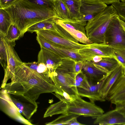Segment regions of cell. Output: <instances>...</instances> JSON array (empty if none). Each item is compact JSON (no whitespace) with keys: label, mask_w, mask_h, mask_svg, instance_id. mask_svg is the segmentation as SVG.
Segmentation results:
<instances>
[{"label":"cell","mask_w":125,"mask_h":125,"mask_svg":"<svg viewBox=\"0 0 125 125\" xmlns=\"http://www.w3.org/2000/svg\"><path fill=\"white\" fill-rule=\"evenodd\" d=\"M4 39L7 53L8 64L7 70L4 72V78L1 89L4 88L8 81L11 78L15 72L17 67L23 63L14 49V47L15 45V41H8L4 36Z\"/></svg>","instance_id":"ba28073f"},{"label":"cell","mask_w":125,"mask_h":125,"mask_svg":"<svg viewBox=\"0 0 125 125\" xmlns=\"http://www.w3.org/2000/svg\"><path fill=\"white\" fill-rule=\"evenodd\" d=\"M94 63L100 69L107 73L114 70L119 64L116 59L110 57H102L99 62Z\"/></svg>","instance_id":"44dd1931"},{"label":"cell","mask_w":125,"mask_h":125,"mask_svg":"<svg viewBox=\"0 0 125 125\" xmlns=\"http://www.w3.org/2000/svg\"><path fill=\"white\" fill-rule=\"evenodd\" d=\"M125 93V74L119 78L114 84L105 99L110 101L117 96Z\"/></svg>","instance_id":"ffe728a7"},{"label":"cell","mask_w":125,"mask_h":125,"mask_svg":"<svg viewBox=\"0 0 125 125\" xmlns=\"http://www.w3.org/2000/svg\"><path fill=\"white\" fill-rule=\"evenodd\" d=\"M62 59L54 52L43 47H41L38 53V62L43 63L48 69L50 78L61 62Z\"/></svg>","instance_id":"5bb4252c"},{"label":"cell","mask_w":125,"mask_h":125,"mask_svg":"<svg viewBox=\"0 0 125 125\" xmlns=\"http://www.w3.org/2000/svg\"><path fill=\"white\" fill-rule=\"evenodd\" d=\"M104 43L112 48L125 49V31L118 15L109 25L104 35Z\"/></svg>","instance_id":"8992f818"},{"label":"cell","mask_w":125,"mask_h":125,"mask_svg":"<svg viewBox=\"0 0 125 125\" xmlns=\"http://www.w3.org/2000/svg\"><path fill=\"white\" fill-rule=\"evenodd\" d=\"M31 2L39 5L54 9V0H28ZM55 10V9H54Z\"/></svg>","instance_id":"e575fe53"},{"label":"cell","mask_w":125,"mask_h":125,"mask_svg":"<svg viewBox=\"0 0 125 125\" xmlns=\"http://www.w3.org/2000/svg\"><path fill=\"white\" fill-rule=\"evenodd\" d=\"M120 22L123 28L125 31V22L120 20Z\"/></svg>","instance_id":"7bdbcfd3"},{"label":"cell","mask_w":125,"mask_h":125,"mask_svg":"<svg viewBox=\"0 0 125 125\" xmlns=\"http://www.w3.org/2000/svg\"><path fill=\"white\" fill-rule=\"evenodd\" d=\"M0 91V109L9 116L23 124L33 125L29 120L23 117L20 110L9 97L7 91L3 88Z\"/></svg>","instance_id":"9c48e42d"},{"label":"cell","mask_w":125,"mask_h":125,"mask_svg":"<svg viewBox=\"0 0 125 125\" xmlns=\"http://www.w3.org/2000/svg\"><path fill=\"white\" fill-rule=\"evenodd\" d=\"M3 9L9 14L12 23L20 30L22 37L27 29L33 25L57 17L54 9L39 5L28 0H17Z\"/></svg>","instance_id":"7a4b0ae2"},{"label":"cell","mask_w":125,"mask_h":125,"mask_svg":"<svg viewBox=\"0 0 125 125\" xmlns=\"http://www.w3.org/2000/svg\"><path fill=\"white\" fill-rule=\"evenodd\" d=\"M8 93L12 101L26 118L30 120L37 110L38 106L36 102L23 94L9 92Z\"/></svg>","instance_id":"30bf717a"},{"label":"cell","mask_w":125,"mask_h":125,"mask_svg":"<svg viewBox=\"0 0 125 125\" xmlns=\"http://www.w3.org/2000/svg\"><path fill=\"white\" fill-rule=\"evenodd\" d=\"M75 80L76 85L77 87L87 90L90 86L87 77L82 71L76 75Z\"/></svg>","instance_id":"4dcf8cb0"},{"label":"cell","mask_w":125,"mask_h":125,"mask_svg":"<svg viewBox=\"0 0 125 125\" xmlns=\"http://www.w3.org/2000/svg\"><path fill=\"white\" fill-rule=\"evenodd\" d=\"M120 0L112 3V5L116 10L120 19L125 21V3Z\"/></svg>","instance_id":"836d02e7"},{"label":"cell","mask_w":125,"mask_h":125,"mask_svg":"<svg viewBox=\"0 0 125 125\" xmlns=\"http://www.w3.org/2000/svg\"><path fill=\"white\" fill-rule=\"evenodd\" d=\"M115 109L119 112L125 117V103H116Z\"/></svg>","instance_id":"f35d334b"},{"label":"cell","mask_w":125,"mask_h":125,"mask_svg":"<svg viewBox=\"0 0 125 125\" xmlns=\"http://www.w3.org/2000/svg\"><path fill=\"white\" fill-rule=\"evenodd\" d=\"M78 116L76 115L66 114H62L57 118L50 122L46 123L45 125H67L74 117Z\"/></svg>","instance_id":"f546056e"},{"label":"cell","mask_w":125,"mask_h":125,"mask_svg":"<svg viewBox=\"0 0 125 125\" xmlns=\"http://www.w3.org/2000/svg\"><path fill=\"white\" fill-rule=\"evenodd\" d=\"M125 74V68L120 63L114 70L107 74L103 79L99 90V93L103 99L105 100L113 86Z\"/></svg>","instance_id":"4fadbf2b"},{"label":"cell","mask_w":125,"mask_h":125,"mask_svg":"<svg viewBox=\"0 0 125 125\" xmlns=\"http://www.w3.org/2000/svg\"></svg>","instance_id":"f6af8a7d"},{"label":"cell","mask_w":125,"mask_h":125,"mask_svg":"<svg viewBox=\"0 0 125 125\" xmlns=\"http://www.w3.org/2000/svg\"><path fill=\"white\" fill-rule=\"evenodd\" d=\"M36 39L40 47L46 49L55 53L62 59L68 57L59 48L38 34H37Z\"/></svg>","instance_id":"7402d4cb"},{"label":"cell","mask_w":125,"mask_h":125,"mask_svg":"<svg viewBox=\"0 0 125 125\" xmlns=\"http://www.w3.org/2000/svg\"><path fill=\"white\" fill-rule=\"evenodd\" d=\"M106 4H109L117 2L119 0H96Z\"/></svg>","instance_id":"60d3db41"},{"label":"cell","mask_w":125,"mask_h":125,"mask_svg":"<svg viewBox=\"0 0 125 125\" xmlns=\"http://www.w3.org/2000/svg\"><path fill=\"white\" fill-rule=\"evenodd\" d=\"M0 33L5 36L12 22L9 14L5 10L0 9Z\"/></svg>","instance_id":"603a6c76"},{"label":"cell","mask_w":125,"mask_h":125,"mask_svg":"<svg viewBox=\"0 0 125 125\" xmlns=\"http://www.w3.org/2000/svg\"><path fill=\"white\" fill-rule=\"evenodd\" d=\"M61 0L68 10L70 20H80L81 18L80 10L82 0Z\"/></svg>","instance_id":"d6986e66"},{"label":"cell","mask_w":125,"mask_h":125,"mask_svg":"<svg viewBox=\"0 0 125 125\" xmlns=\"http://www.w3.org/2000/svg\"><path fill=\"white\" fill-rule=\"evenodd\" d=\"M110 102L114 104L116 103H125V93L117 96Z\"/></svg>","instance_id":"d590c367"},{"label":"cell","mask_w":125,"mask_h":125,"mask_svg":"<svg viewBox=\"0 0 125 125\" xmlns=\"http://www.w3.org/2000/svg\"><path fill=\"white\" fill-rule=\"evenodd\" d=\"M17 0H0V9H4L8 7L14 2Z\"/></svg>","instance_id":"74e56055"},{"label":"cell","mask_w":125,"mask_h":125,"mask_svg":"<svg viewBox=\"0 0 125 125\" xmlns=\"http://www.w3.org/2000/svg\"><path fill=\"white\" fill-rule=\"evenodd\" d=\"M106 4L96 0H82L80 8V20L87 22L103 11Z\"/></svg>","instance_id":"7c38bea8"},{"label":"cell","mask_w":125,"mask_h":125,"mask_svg":"<svg viewBox=\"0 0 125 125\" xmlns=\"http://www.w3.org/2000/svg\"><path fill=\"white\" fill-rule=\"evenodd\" d=\"M121 0L122 2L124 3H125V0Z\"/></svg>","instance_id":"ee69618b"},{"label":"cell","mask_w":125,"mask_h":125,"mask_svg":"<svg viewBox=\"0 0 125 125\" xmlns=\"http://www.w3.org/2000/svg\"><path fill=\"white\" fill-rule=\"evenodd\" d=\"M59 50L68 57L71 58L76 61H86L84 57L80 55L78 51L58 48Z\"/></svg>","instance_id":"1f68e13d"},{"label":"cell","mask_w":125,"mask_h":125,"mask_svg":"<svg viewBox=\"0 0 125 125\" xmlns=\"http://www.w3.org/2000/svg\"><path fill=\"white\" fill-rule=\"evenodd\" d=\"M118 15L112 5L87 21L85 27L86 35L93 43H104V35L111 21Z\"/></svg>","instance_id":"277c9868"},{"label":"cell","mask_w":125,"mask_h":125,"mask_svg":"<svg viewBox=\"0 0 125 125\" xmlns=\"http://www.w3.org/2000/svg\"><path fill=\"white\" fill-rule=\"evenodd\" d=\"M79 116H77L73 118L68 123V125H83L84 124H82L78 122L77 119V118Z\"/></svg>","instance_id":"ab89813d"},{"label":"cell","mask_w":125,"mask_h":125,"mask_svg":"<svg viewBox=\"0 0 125 125\" xmlns=\"http://www.w3.org/2000/svg\"><path fill=\"white\" fill-rule=\"evenodd\" d=\"M112 48L114 57L125 68V49Z\"/></svg>","instance_id":"d6a6232c"},{"label":"cell","mask_w":125,"mask_h":125,"mask_svg":"<svg viewBox=\"0 0 125 125\" xmlns=\"http://www.w3.org/2000/svg\"><path fill=\"white\" fill-rule=\"evenodd\" d=\"M35 32L58 48L78 51L87 45L67 39L61 36L55 29L42 30Z\"/></svg>","instance_id":"52a82bcc"},{"label":"cell","mask_w":125,"mask_h":125,"mask_svg":"<svg viewBox=\"0 0 125 125\" xmlns=\"http://www.w3.org/2000/svg\"><path fill=\"white\" fill-rule=\"evenodd\" d=\"M102 57L99 56H96L94 57L91 61L95 63H97L101 61L102 59Z\"/></svg>","instance_id":"b9f144b4"},{"label":"cell","mask_w":125,"mask_h":125,"mask_svg":"<svg viewBox=\"0 0 125 125\" xmlns=\"http://www.w3.org/2000/svg\"><path fill=\"white\" fill-rule=\"evenodd\" d=\"M68 103L65 100L62 99L55 104L50 105L47 109L43 117H51L56 115L66 114Z\"/></svg>","instance_id":"ac0fdd59"},{"label":"cell","mask_w":125,"mask_h":125,"mask_svg":"<svg viewBox=\"0 0 125 125\" xmlns=\"http://www.w3.org/2000/svg\"><path fill=\"white\" fill-rule=\"evenodd\" d=\"M66 114L85 117H91L95 119L104 113L103 110L94 103L86 101L78 94L68 102Z\"/></svg>","instance_id":"5b68a950"},{"label":"cell","mask_w":125,"mask_h":125,"mask_svg":"<svg viewBox=\"0 0 125 125\" xmlns=\"http://www.w3.org/2000/svg\"><path fill=\"white\" fill-rule=\"evenodd\" d=\"M94 124L100 125H125V117L115 109L98 116L95 119Z\"/></svg>","instance_id":"2e32d148"},{"label":"cell","mask_w":125,"mask_h":125,"mask_svg":"<svg viewBox=\"0 0 125 125\" xmlns=\"http://www.w3.org/2000/svg\"><path fill=\"white\" fill-rule=\"evenodd\" d=\"M24 63L30 68L37 72L50 77V73L49 70L43 63L38 62Z\"/></svg>","instance_id":"4316f807"},{"label":"cell","mask_w":125,"mask_h":125,"mask_svg":"<svg viewBox=\"0 0 125 125\" xmlns=\"http://www.w3.org/2000/svg\"><path fill=\"white\" fill-rule=\"evenodd\" d=\"M53 18L47 19L33 25L27 29V32L32 33L42 30L54 29Z\"/></svg>","instance_id":"cb8c5ba5"},{"label":"cell","mask_w":125,"mask_h":125,"mask_svg":"<svg viewBox=\"0 0 125 125\" xmlns=\"http://www.w3.org/2000/svg\"><path fill=\"white\" fill-rule=\"evenodd\" d=\"M62 27L78 42L85 45L93 43L88 38L86 35L82 32L76 30L68 28L65 27Z\"/></svg>","instance_id":"484cf974"},{"label":"cell","mask_w":125,"mask_h":125,"mask_svg":"<svg viewBox=\"0 0 125 125\" xmlns=\"http://www.w3.org/2000/svg\"><path fill=\"white\" fill-rule=\"evenodd\" d=\"M103 80L94 83H89L90 86L87 90L77 87L78 95L81 97L88 98L90 102L93 103L97 101H105V100L102 98L99 92Z\"/></svg>","instance_id":"e0dca14e"},{"label":"cell","mask_w":125,"mask_h":125,"mask_svg":"<svg viewBox=\"0 0 125 125\" xmlns=\"http://www.w3.org/2000/svg\"><path fill=\"white\" fill-rule=\"evenodd\" d=\"M83 62L82 71L90 83H95L103 80L108 74L100 69L92 61H85Z\"/></svg>","instance_id":"9a60e30c"},{"label":"cell","mask_w":125,"mask_h":125,"mask_svg":"<svg viewBox=\"0 0 125 125\" xmlns=\"http://www.w3.org/2000/svg\"><path fill=\"white\" fill-rule=\"evenodd\" d=\"M54 7L58 18L65 20H70L68 10L61 0H54Z\"/></svg>","instance_id":"d4e9b609"},{"label":"cell","mask_w":125,"mask_h":125,"mask_svg":"<svg viewBox=\"0 0 125 125\" xmlns=\"http://www.w3.org/2000/svg\"><path fill=\"white\" fill-rule=\"evenodd\" d=\"M79 53L86 61H91L96 56L114 57L113 48L104 43H92L78 50Z\"/></svg>","instance_id":"8fae6325"},{"label":"cell","mask_w":125,"mask_h":125,"mask_svg":"<svg viewBox=\"0 0 125 125\" xmlns=\"http://www.w3.org/2000/svg\"><path fill=\"white\" fill-rule=\"evenodd\" d=\"M4 36L0 33V62L4 72L7 70L8 67V60Z\"/></svg>","instance_id":"83f0119b"},{"label":"cell","mask_w":125,"mask_h":125,"mask_svg":"<svg viewBox=\"0 0 125 125\" xmlns=\"http://www.w3.org/2000/svg\"><path fill=\"white\" fill-rule=\"evenodd\" d=\"M83 64V61H76L74 66V71L76 75L82 71Z\"/></svg>","instance_id":"8d00e7d4"},{"label":"cell","mask_w":125,"mask_h":125,"mask_svg":"<svg viewBox=\"0 0 125 125\" xmlns=\"http://www.w3.org/2000/svg\"><path fill=\"white\" fill-rule=\"evenodd\" d=\"M76 75L73 63L65 59H62L50 77L58 91L54 95L59 98L67 93L73 98L78 94L75 83Z\"/></svg>","instance_id":"3957f363"},{"label":"cell","mask_w":125,"mask_h":125,"mask_svg":"<svg viewBox=\"0 0 125 125\" xmlns=\"http://www.w3.org/2000/svg\"><path fill=\"white\" fill-rule=\"evenodd\" d=\"M6 39L9 41H15L22 37L21 32L19 28L12 23L10 26L7 34L4 36Z\"/></svg>","instance_id":"f1b7e54d"},{"label":"cell","mask_w":125,"mask_h":125,"mask_svg":"<svg viewBox=\"0 0 125 125\" xmlns=\"http://www.w3.org/2000/svg\"><path fill=\"white\" fill-rule=\"evenodd\" d=\"M3 88L8 92L22 94L36 101L41 94L58 91L50 77L31 69L23 62L17 67Z\"/></svg>","instance_id":"6da1fadb"}]
</instances>
